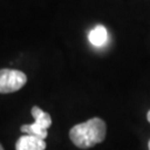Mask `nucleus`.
<instances>
[{"mask_svg": "<svg viewBox=\"0 0 150 150\" xmlns=\"http://www.w3.org/2000/svg\"><path fill=\"white\" fill-rule=\"evenodd\" d=\"M148 147H149V150H150V140H149V142H148Z\"/></svg>", "mask_w": 150, "mask_h": 150, "instance_id": "nucleus-9", "label": "nucleus"}, {"mask_svg": "<svg viewBox=\"0 0 150 150\" xmlns=\"http://www.w3.org/2000/svg\"><path fill=\"white\" fill-rule=\"evenodd\" d=\"M46 142L43 139L31 134L21 136L16 144V150H45Z\"/></svg>", "mask_w": 150, "mask_h": 150, "instance_id": "nucleus-3", "label": "nucleus"}, {"mask_svg": "<svg viewBox=\"0 0 150 150\" xmlns=\"http://www.w3.org/2000/svg\"><path fill=\"white\" fill-rule=\"evenodd\" d=\"M89 41L95 47H102L105 46L108 40V32L107 29L102 25H98L95 28H92L88 35Z\"/></svg>", "mask_w": 150, "mask_h": 150, "instance_id": "nucleus-4", "label": "nucleus"}, {"mask_svg": "<svg viewBox=\"0 0 150 150\" xmlns=\"http://www.w3.org/2000/svg\"><path fill=\"white\" fill-rule=\"evenodd\" d=\"M0 150H4V148H2V146H1V144H0Z\"/></svg>", "mask_w": 150, "mask_h": 150, "instance_id": "nucleus-8", "label": "nucleus"}, {"mask_svg": "<svg viewBox=\"0 0 150 150\" xmlns=\"http://www.w3.org/2000/svg\"><path fill=\"white\" fill-rule=\"evenodd\" d=\"M20 130L23 134H31V136H35V137L43 140L46 139L47 136H48V130L47 129L42 128V127H39L35 122L31 123V125H22L21 127H20Z\"/></svg>", "mask_w": 150, "mask_h": 150, "instance_id": "nucleus-6", "label": "nucleus"}, {"mask_svg": "<svg viewBox=\"0 0 150 150\" xmlns=\"http://www.w3.org/2000/svg\"><path fill=\"white\" fill-rule=\"evenodd\" d=\"M31 115L32 117L35 118V123L38 125L39 127H42V128L47 129V130L50 128L52 120H51V117H50L49 113L45 112L42 109L35 106L31 109Z\"/></svg>", "mask_w": 150, "mask_h": 150, "instance_id": "nucleus-5", "label": "nucleus"}, {"mask_svg": "<svg viewBox=\"0 0 150 150\" xmlns=\"http://www.w3.org/2000/svg\"><path fill=\"white\" fill-rule=\"evenodd\" d=\"M147 119H148V121L150 122V110L148 111V113H147Z\"/></svg>", "mask_w": 150, "mask_h": 150, "instance_id": "nucleus-7", "label": "nucleus"}, {"mask_svg": "<svg viewBox=\"0 0 150 150\" xmlns=\"http://www.w3.org/2000/svg\"><path fill=\"white\" fill-rule=\"evenodd\" d=\"M27 82V76L16 69L0 70V93H10L21 89Z\"/></svg>", "mask_w": 150, "mask_h": 150, "instance_id": "nucleus-2", "label": "nucleus"}, {"mask_svg": "<svg viewBox=\"0 0 150 150\" xmlns=\"http://www.w3.org/2000/svg\"><path fill=\"white\" fill-rule=\"evenodd\" d=\"M107 127L100 118H91L86 122L76 125L70 129L69 137L74 145L81 149H88L106 138Z\"/></svg>", "mask_w": 150, "mask_h": 150, "instance_id": "nucleus-1", "label": "nucleus"}]
</instances>
